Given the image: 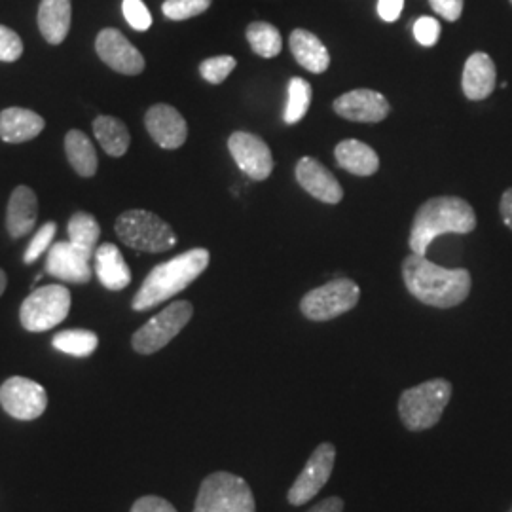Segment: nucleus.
<instances>
[{"mask_svg": "<svg viewBox=\"0 0 512 512\" xmlns=\"http://www.w3.org/2000/svg\"><path fill=\"white\" fill-rule=\"evenodd\" d=\"M403 279L408 293L431 308H456L467 300L473 277L465 268H442L427 256L408 255L403 262Z\"/></svg>", "mask_w": 512, "mask_h": 512, "instance_id": "f257e3e1", "label": "nucleus"}, {"mask_svg": "<svg viewBox=\"0 0 512 512\" xmlns=\"http://www.w3.org/2000/svg\"><path fill=\"white\" fill-rule=\"evenodd\" d=\"M476 228L473 205L458 196L431 198L421 205L410 228L408 245L414 255H427L433 239L444 234H471Z\"/></svg>", "mask_w": 512, "mask_h": 512, "instance_id": "f03ea898", "label": "nucleus"}, {"mask_svg": "<svg viewBox=\"0 0 512 512\" xmlns=\"http://www.w3.org/2000/svg\"><path fill=\"white\" fill-rule=\"evenodd\" d=\"M207 249H190L183 255L175 256L164 264H158L150 270L141 289L135 294L131 308L135 311H147L175 294L183 293L209 266Z\"/></svg>", "mask_w": 512, "mask_h": 512, "instance_id": "7ed1b4c3", "label": "nucleus"}, {"mask_svg": "<svg viewBox=\"0 0 512 512\" xmlns=\"http://www.w3.org/2000/svg\"><path fill=\"white\" fill-rule=\"evenodd\" d=\"M452 391L454 387L444 378L406 389L399 399V416L404 427L412 433L435 427L452 399Z\"/></svg>", "mask_w": 512, "mask_h": 512, "instance_id": "20e7f679", "label": "nucleus"}, {"mask_svg": "<svg viewBox=\"0 0 512 512\" xmlns=\"http://www.w3.org/2000/svg\"><path fill=\"white\" fill-rule=\"evenodd\" d=\"M114 230L124 245L141 253H164L177 243L173 228L145 209L122 213L114 224Z\"/></svg>", "mask_w": 512, "mask_h": 512, "instance_id": "39448f33", "label": "nucleus"}, {"mask_svg": "<svg viewBox=\"0 0 512 512\" xmlns=\"http://www.w3.org/2000/svg\"><path fill=\"white\" fill-rule=\"evenodd\" d=\"M194 512H256L255 495L241 476L219 471L203 480Z\"/></svg>", "mask_w": 512, "mask_h": 512, "instance_id": "423d86ee", "label": "nucleus"}, {"mask_svg": "<svg viewBox=\"0 0 512 512\" xmlns=\"http://www.w3.org/2000/svg\"><path fill=\"white\" fill-rule=\"evenodd\" d=\"M71 311V293L63 285H46L29 294L19 310L21 327L29 332L54 329Z\"/></svg>", "mask_w": 512, "mask_h": 512, "instance_id": "0eeeda50", "label": "nucleus"}, {"mask_svg": "<svg viewBox=\"0 0 512 512\" xmlns=\"http://www.w3.org/2000/svg\"><path fill=\"white\" fill-rule=\"evenodd\" d=\"M361 289L351 279H334L313 289L300 300V311L310 321H330L353 310L359 304Z\"/></svg>", "mask_w": 512, "mask_h": 512, "instance_id": "6e6552de", "label": "nucleus"}, {"mask_svg": "<svg viewBox=\"0 0 512 512\" xmlns=\"http://www.w3.org/2000/svg\"><path fill=\"white\" fill-rule=\"evenodd\" d=\"M192 315L194 306L186 300L169 304L164 311H160L133 334L131 346L141 355H152L164 349L190 323Z\"/></svg>", "mask_w": 512, "mask_h": 512, "instance_id": "1a4fd4ad", "label": "nucleus"}, {"mask_svg": "<svg viewBox=\"0 0 512 512\" xmlns=\"http://www.w3.org/2000/svg\"><path fill=\"white\" fill-rule=\"evenodd\" d=\"M336 463V448L330 442L319 444L313 454H311L306 467L302 469V473L294 480L287 499L294 507H302L308 501H311L315 495L319 494L325 484L329 482L332 469Z\"/></svg>", "mask_w": 512, "mask_h": 512, "instance_id": "9d476101", "label": "nucleus"}, {"mask_svg": "<svg viewBox=\"0 0 512 512\" xmlns=\"http://www.w3.org/2000/svg\"><path fill=\"white\" fill-rule=\"evenodd\" d=\"M0 404L4 412L16 420H37L46 412L48 395L37 382L14 376L0 387Z\"/></svg>", "mask_w": 512, "mask_h": 512, "instance_id": "9b49d317", "label": "nucleus"}, {"mask_svg": "<svg viewBox=\"0 0 512 512\" xmlns=\"http://www.w3.org/2000/svg\"><path fill=\"white\" fill-rule=\"evenodd\" d=\"M228 150L239 169L253 181H266L274 171L270 147L249 131H236L228 139Z\"/></svg>", "mask_w": 512, "mask_h": 512, "instance_id": "f8f14e48", "label": "nucleus"}, {"mask_svg": "<svg viewBox=\"0 0 512 512\" xmlns=\"http://www.w3.org/2000/svg\"><path fill=\"white\" fill-rule=\"evenodd\" d=\"M95 52L116 73L137 76L145 71V57L118 29H103L95 40Z\"/></svg>", "mask_w": 512, "mask_h": 512, "instance_id": "ddd939ff", "label": "nucleus"}, {"mask_svg": "<svg viewBox=\"0 0 512 512\" xmlns=\"http://www.w3.org/2000/svg\"><path fill=\"white\" fill-rule=\"evenodd\" d=\"M334 112L349 122H363V124H378L384 122L391 112V105L387 103L382 93L372 90H353V92L340 95L334 105Z\"/></svg>", "mask_w": 512, "mask_h": 512, "instance_id": "4468645a", "label": "nucleus"}, {"mask_svg": "<svg viewBox=\"0 0 512 512\" xmlns=\"http://www.w3.org/2000/svg\"><path fill=\"white\" fill-rule=\"evenodd\" d=\"M145 126L156 145L165 150L183 147L188 137V126L183 114L171 105H154L145 114Z\"/></svg>", "mask_w": 512, "mask_h": 512, "instance_id": "2eb2a0df", "label": "nucleus"}, {"mask_svg": "<svg viewBox=\"0 0 512 512\" xmlns=\"http://www.w3.org/2000/svg\"><path fill=\"white\" fill-rule=\"evenodd\" d=\"M294 175L298 184L315 200L330 203V205L342 202L344 190L338 183V179L315 158H308V156L300 158L294 167Z\"/></svg>", "mask_w": 512, "mask_h": 512, "instance_id": "dca6fc26", "label": "nucleus"}, {"mask_svg": "<svg viewBox=\"0 0 512 512\" xmlns=\"http://www.w3.org/2000/svg\"><path fill=\"white\" fill-rule=\"evenodd\" d=\"M46 272L67 283L84 285L92 277L90 258L78 251L71 241H59L50 247Z\"/></svg>", "mask_w": 512, "mask_h": 512, "instance_id": "f3484780", "label": "nucleus"}, {"mask_svg": "<svg viewBox=\"0 0 512 512\" xmlns=\"http://www.w3.org/2000/svg\"><path fill=\"white\" fill-rule=\"evenodd\" d=\"M495 84H497V71H495L494 59L484 52L469 55L461 76V88L465 97L471 101L488 99L494 93Z\"/></svg>", "mask_w": 512, "mask_h": 512, "instance_id": "a211bd4d", "label": "nucleus"}, {"mask_svg": "<svg viewBox=\"0 0 512 512\" xmlns=\"http://www.w3.org/2000/svg\"><path fill=\"white\" fill-rule=\"evenodd\" d=\"M46 128L44 118L29 109H4L0 112V139L10 145H19L38 137Z\"/></svg>", "mask_w": 512, "mask_h": 512, "instance_id": "6ab92c4d", "label": "nucleus"}, {"mask_svg": "<svg viewBox=\"0 0 512 512\" xmlns=\"http://www.w3.org/2000/svg\"><path fill=\"white\" fill-rule=\"evenodd\" d=\"M38 217L37 194L29 186H18L8 202L6 211V228L14 239L29 236L35 228Z\"/></svg>", "mask_w": 512, "mask_h": 512, "instance_id": "aec40b11", "label": "nucleus"}, {"mask_svg": "<svg viewBox=\"0 0 512 512\" xmlns=\"http://www.w3.org/2000/svg\"><path fill=\"white\" fill-rule=\"evenodd\" d=\"M95 272L101 285L109 291H122L131 283V270L120 249L112 243H105L95 251Z\"/></svg>", "mask_w": 512, "mask_h": 512, "instance_id": "412c9836", "label": "nucleus"}, {"mask_svg": "<svg viewBox=\"0 0 512 512\" xmlns=\"http://www.w3.org/2000/svg\"><path fill=\"white\" fill-rule=\"evenodd\" d=\"M71 0H42L38 8V29L50 44H61L71 29Z\"/></svg>", "mask_w": 512, "mask_h": 512, "instance_id": "4be33fe9", "label": "nucleus"}, {"mask_svg": "<svg viewBox=\"0 0 512 512\" xmlns=\"http://www.w3.org/2000/svg\"><path fill=\"white\" fill-rule=\"evenodd\" d=\"M289 46L293 52L294 59L300 67L313 74L325 73L329 69L330 55L321 38L315 37L306 29H296L291 33Z\"/></svg>", "mask_w": 512, "mask_h": 512, "instance_id": "5701e85b", "label": "nucleus"}, {"mask_svg": "<svg viewBox=\"0 0 512 512\" xmlns=\"http://www.w3.org/2000/svg\"><path fill=\"white\" fill-rule=\"evenodd\" d=\"M334 156H336V164L346 169L351 175H359V177H370L380 167V158L376 150L355 139H346L338 143L334 148Z\"/></svg>", "mask_w": 512, "mask_h": 512, "instance_id": "b1692460", "label": "nucleus"}, {"mask_svg": "<svg viewBox=\"0 0 512 512\" xmlns=\"http://www.w3.org/2000/svg\"><path fill=\"white\" fill-rule=\"evenodd\" d=\"M93 133H95V139L99 141V145L112 158H120L128 152L131 137H129L128 128L122 120H118L114 116H107V114L97 116L93 120Z\"/></svg>", "mask_w": 512, "mask_h": 512, "instance_id": "393cba45", "label": "nucleus"}, {"mask_svg": "<svg viewBox=\"0 0 512 512\" xmlns=\"http://www.w3.org/2000/svg\"><path fill=\"white\" fill-rule=\"evenodd\" d=\"M67 160L80 177H93L97 173V154L86 133L80 129H71L65 135Z\"/></svg>", "mask_w": 512, "mask_h": 512, "instance_id": "a878e982", "label": "nucleus"}, {"mask_svg": "<svg viewBox=\"0 0 512 512\" xmlns=\"http://www.w3.org/2000/svg\"><path fill=\"white\" fill-rule=\"evenodd\" d=\"M67 232H69V241L73 243L78 251H82L88 258L95 255V251H97L95 247H97V241L101 236V228H99V222L95 220L93 215L82 213V211L74 213L71 220H69Z\"/></svg>", "mask_w": 512, "mask_h": 512, "instance_id": "bb28decb", "label": "nucleus"}, {"mask_svg": "<svg viewBox=\"0 0 512 512\" xmlns=\"http://www.w3.org/2000/svg\"><path fill=\"white\" fill-rule=\"evenodd\" d=\"M247 40H249L251 50L266 59L277 57L283 48L281 33L275 29L272 23H266V21L251 23L247 27Z\"/></svg>", "mask_w": 512, "mask_h": 512, "instance_id": "cd10ccee", "label": "nucleus"}, {"mask_svg": "<svg viewBox=\"0 0 512 512\" xmlns=\"http://www.w3.org/2000/svg\"><path fill=\"white\" fill-rule=\"evenodd\" d=\"M97 344L99 338L92 330H63L54 336V348L73 357H90Z\"/></svg>", "mask_w": 512, "mask_h": 512, "instance_id": "c85d7f7f", "label": "nucleus"}, {"mask_svg": "<svg viewBox=\"0 0 512 512\" xmlns=\"http://www.w3.org/2000/svg\"><path fill=\"white\" fill-rule=\"evenodd\" d=\"M311 103V86L310 82H306L300 76H294L289 82V99H287V107L283 120L285 124H298L306 112L310 109Z\"/></svg>", "mask_w": 512, "mask_h": 512, "instance_id": "c756f323", "label": "nucleus"}, {"mask_svg": "<svg viewBox=\"0 0 512 512\" xmlns=\"http://www.w3.org/2000/svg\"><path fill=\"white\" fill-rule=\"evenodd\" d=\"M209 6L211 0H165L162 12L171 21H184L207 12Z\"/></svg>", "mask_w": 512, "mask_h": 512, "instance_id": "7c9ffc66", "label": "nucleus"}, {"mask_svg": "<svg viewBox=\"0 0 512 512\" xmlns=\"http://www.w3.org/2000/svg\"><path fill=\"white\" fill-rule=\"evenodd\" d=\"M236 65H238V61L232 55H217V57H209L203 61L200 65V74L205 82L219 86L232 74Z\"/></svg>", "mask_w": 512, "mask_h": 512, "instance_id": "2f4dec72", "label": "nucleus"}, {"mask_svg": "<svg viewBox=\"0 0 512 512\" xmlns=\"http://www.w3.org/2000/svg\"><path fill=\"white\" fill-rule=\"evenodd\" d=\"M55 232H57V224L55 222H46L37 232V236L29 243L25 255H23V262L25 264H33L40 256L44 255L46 251H50L52 239H54Z\"/></svg>", "mask_w": 512, "mask_h": 512, "instance_id": "473e14b6", "label": "nucleus"}, {"mask_svg": "<svg viewBox=\"0 0 512 512\" xmlns=\"http://www.w3.org/2000/svg\"><path fill=\"white\" fill-rule=\"evenodd\" d=\"M124 18L135 31H148L152 25V16L143 0H124L122 2Z\"/></svg>", "mask_w": 512, "mask_h": 512, "instance_id": "72a5a7b5", "label": "nucleus"}, {"mask_svg": "<svg viewBox=\"0 0 512 512\" xmlns=\"http://www.w3.org/2000/svg\"><path fill=\"white\" fill-rule=\"evenodd\" d=\"M23 54V42L16 31L0 25V61L14 63Z\"/></svg>", "mask_w": 512, "mask_h": 512, "instance_id": "f704fd0d", "label": "nucleus"}, {"mask_svg": "<svg viewBox=\"0 0 512 512\" xmlns=\"http://www.w3.org/2000/svg\"><path fill=\"white\" fill-rule=\"evenodd\" d=\"M414 37L421 46H435L440 37L439 21L435 18H427V16L418 19L414 23Z\"/></svg>", "mask_w": 512, "mask_h": 512, "instance_id": "c9c22d12", "label": "nucleus"}, {"mask_svg": "<svg viewBox=\"0 0 512 512\" xmlns=\"http://www.w3.org/2000/svg\"><path fill=\"white\" fill-rule=\"evenodd\" d=\"M129 512H177V509L164 497L145 495V497H139L133 503V507H131Z\"/></svg>", "mask_w": 512, "mask_h": 512, "instance_id": "e433bc0d", "label": "nucleus"}, {"mask_svg": "<svg viewBox=\"0 0 512 512\" xmlns=\"http://www.w3.org/2000/svg\"><path fill=\"white\" fill-rule=\"evenodd\" d=\"M431 8L446 21H458L463 12V0H429Z\"/></svg>", "mask_w": 512, "mask_h": 512, "instance_id": "4c0bfd02", "label": "nucleus"}, {"mask_svg": "<svg viewBox=\"0 0 512 512\" xmlns=\"http://www.w3.org/2000/svg\"><path fill=\"white\" fill-rule=\"evenodd\" d=\"M404 0H378V14L380 18L393 23L403 14Z\"/></svg>", "mask_w": 512, "mask_h": 512, "instance_id": "58836bf2", "label": "nucleus"}, {"mask_svg": "<svg viewBox=\"0 0 512 512\" xmlns=\"http://www.w3.org/2000/svg\"><path fill=\"white\" fill-rule=\"evenodd\" d=\"M306 512H344V499L338 495H332V497L323 499L321 503L313 505L310 511Z\"/></svg>", "mask_w": 512, "mask_h": 512, "instance_id": "ea45409f", "label": "nucleus"}, {"mask_svg": "<svg viewBox=\"0 0 512 512\" xmlns=\"http://www.w3.org/2000/svg\"><path fill=\"white\" fill-rule=\"evenodd\" d=\"M499 213H501V219L505 222V226H509L512 230V188L505 190V194L501 196Z\"/></svg>", "mask_w": 512, "mask_h": 512, "instance_id": "a19ab883", "label": "nucleus"}, {"mask_svg": "<svg viewBox=\"0 0 512 512\" xmlns=\"http://www.w3.org/2000/svg\"><path fill=\"white\" fill-rule=\"evenodd\" d=\"M6 283H8V279H6V274L0 270V296L4 294L6 291Z\"/></svg>", "mask_w": 512, "mask_h": 512, "instance_id": "79ce46f5", "label": "nucleus"}, {"mask_svg": "<svg viewBox=\"0 0 512 512\" xmlns=\"http://www.w3.org/2000/svg\"><path fill=\"white\" fill-rule=\"evenodd\" d=\"M509 512H512V507H511V509H509Z\"/></svg>", "mask_w": 512, "mask_h": 512, "instance_id": "37998d69", "label": "nucleus"}, {"mask_svg": "<svg viewBox=\"0 0 512 512\" xmlns=\"http://www.w3.org/2000/svg\"><path fill=\"white\" fill-rule=\"evenodd\" d=\"M511 4H512V0H511Z\"/></svg>", "mask_w": 512, "mask_h": 512, "instance_id": "c03bdc74", "label": "nucleus"}]
</instances>
